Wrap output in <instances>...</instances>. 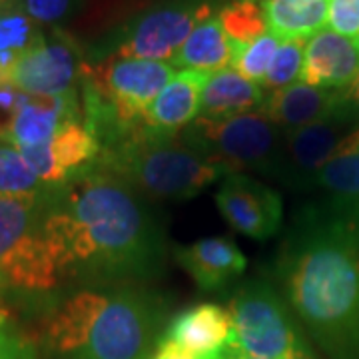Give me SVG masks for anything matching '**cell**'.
Listing matches in <instances>:
<instances>
[{
	"label": "cell",
	"mask_w": 359,
	"mask_h": 359,
	"mask_svg": "<svg viewBox=\"0 0 359 359\" xmlns=\"http://www.w3.org/2000/svg\"><path fill=\"white\" fill-rule=\"evenodd\" d=\"M313 186L334 198L335 204L359 210V126L351 130L323 164Z\"/></svg>",
	"instance_id": "obj_22"
},
{
	"label": "cell",
	"mask_w": 359,
	"mask_h": 359,
	"mask_svg": "<svg viewBox=\"0 0 359 359\" xmlns=\"http://www.w3.org/2000/svg\"><path fill=\"white\" fill-rule=\"evenodd\" d=\"M218 359H257V358H250V355H245L242 351H238V349H233V347H226L222 353H219Z\"/></svg>",
	"instance_id": "obj_34"
},
{
	"label": "cell",
	"mask_w": 359,
	"mask_h": 359,
	"mask_svg": "<svg viewBox=\"0 0 359 359\" xmlns=\"http://www.w3.org/2000/svg\"><path fill=\"white\" fill-rule=\"evenodd\" d=\"M214 13L212 0H164L132 16L110 40L106 58L170 62L192 30Z\"/></svg>",
	"instance_id": "obj_8"
},
{
	"label": "cell",
	"mask_w": 359,
	"mask_h": 359,
	"mask_svg": "<svg viewBox=\"0 0 359 359\" xmlns=\"http://www.w3.org/2000/svg\"><path fill=\"white\" fill-rule=\"evenodd\" d=\"M39 36L28 14L0 8V82Z\"/></svg>",
	"instance_id": "obj_24"
},
{
	"label": "cell",
	"mask_w": 359,
	"mask_h": 359,
	"mask_svg": "<svg viewBox=\"0 0 359 359\" xmlns=\"http://www.w3.org/2000/svg\"><path fill=\"white\" fill-rule=\"evenodd\" d=\"M82 66L74 40L62 32L50 39L40 34L2 82H11L30 96H65L78 90Z\"/></svg>",
	"instance_id": "obj_9"
},
{
	"label": "cell",
	"mask_w": 359,
	"mask_h": 359,
	"mask_svg": "<svg viewBox=\"0 0 359 359\" xmlns=\"http://www.w3.org/2000/svg\"><path fill=\"white\" fill-rule=\"evenodd\" d=\"M230 311L205 302L176 313L164 327L160 341L174 344L200 358H218L230 344Z\"/></svg>",
	"instance_id": "obj_16"
},
{
	"label": "cell",
	"mask_w": 359,
	"mask_h": 359,
	"mask_svg": "<svg viewBox=\"0 0 359 359\" xmlns=\"http://www.w3.org/2000/svg\"><path fill=\"white\" fill-rule=\"evenodd\" d=\"M166 320L160 295L140 285L80 290L44 320L50 359H148Z\"/></svg>",
	"instance_id": "obj_3"
},
{
	"label": "cell",
	"mask_w": 359,
	"mask_h": 359,
	"mask_svg": "<svg viewBox=\"0 0 359 359\" xmlns=\"http://www.w3.org/2000/svg\"><path fill=\"white\" fill-rule=\"evenodd\" d=\"M205 80L208 74L198 70H182L174 74L146 110L142 126L162 136H178L200 116Z\"/></svg>",
	"instance_id": "obj_18"
},
{
	"label": "cell",
	"mask_w": 359,
	"mask_h": 359,
	"mask_svg": "<svg viewBox=\"0 0 359 359\" xmlns=\"http://www.w3.org/2000/svg\"><path fill=\"white\" fill-rule=\"evenodd\" d=\"M76 120H82L78 90L65 96H28L2 142L16 148H34L50 140L68 122Z\"/></svg>",
	"instance_id": "obj_17"
},
{
	"label": "cell",
	"mask_w": 359,
	"mask_h": 359,
	"mask_svg": "<svg viewBox=\"0 0 359 359\" xmlns=\"http://www.w3.org/2000/svg\"><path fill=\"white\" fill-rule=\"evenodd\" d=\"M353 118L334 116L304 128L283 130V154L280 180L294 188L313 186L323 164L337 150L353 126Z\"/></svg>",
	"instance_id": "obj_12"
},
{
	"label": "cell",
	"mask_w": 359,
	"mask_h": 359,
	"mask_svg": "<svg viewBox=\"0 0 359 359\" xmlns=\"http://www.w3.org/2000/svg\"><path fill=\"white\" fill-rule=\"evenodd\" d=\"M180 136L230 174L256 172L280 180L283 130L262 110L226 118L198 116Z\"/></svg>",
	"instance_id": "obj_6"
},
{
	"label": "cell",
	"mask_w": 359,
	"mask_h": 359,
	"mask_svg": "<svg viewBox=\"0 0 359 359\" xmlns=\"http://www.w3.org/2000/svg\"><path fill=\"white\" fill-rule=\"evenodd\" d=\"M359 72V44L334 30H320L306 42L299 82L321 90H346Z\"/></svg>",
	"instance_id": "obj_14"
},
{
	"label": "cell",
	"mask_w": 359,
	"mask_h": 359,
	"mask_svg": "<svg viewBox=\"0 0 359 359\" xmlns=\"http://www.w3.org/2000/svg\"><path fill=\"white\" fill-rule=\"evenodd\" d=\"M76 0H25V13L42 25L62 20Z\"/></svg>",
	"instance_id": "obj_31"
},
{
	"label": "cell",
	"mask_w": 359,
	"mask_h": 359,
	"mask_svg": "<svg viewBox=\"0 0 359 359\" xmlns=\"http://www.w3.org/2000/svg\"><path fill=\"white\" fill-rule=\"evenodd\" d=\"M218 358H200V355H194V353L186 351V349H182V347L174 346V344L158 341V346H156V349L152 351V355H150L148 359H218Z\"/></svg>",
	"instance_id": "obj_32"
},
{
	"label": "cell",
	"mask_w": 359,
	"mask_h": 359,
	"mask_svg": "<svg viewBox=\"0 0 359 359\" xmlns=\"http://www.w3.org/2000/svg\"><path fill=\"white\" fill-rule=\"evenodd\" d=\"M50 190L16 146L0 142V196H40Z\"/></svg>",
	"instance_id": "obj_25"
},
{
	"label": "cell",
	"mask_w": 359,
	"mask_h": 359,
	"mask_svg": "<svg viewBox=\"0 0 359 359\" xmlns=\"http://www.w3.org/2000/svg\"><path fill=\"white\" fill-rule=\"evenodd\" d=\"M98 166L116 174L146 200L184 202L230 172L200 154L182 136H162L144 126L102 148Z\"/></svg>",
	"instance_id": "obj_4"
},
{
	"label": "cell",
	"mask_w": 359,
	"mask_h": 359,
	"mask_svg": "<svg viewBox=\"0 0 359 359\" xmlns=\"http://www.w3.org/2000/svg\"><path fill=\"white\" fill-rule=\"evenodd\" d=\"M344 98H346V104H347V110L351 112V116L359 120V72L355 80L344 90Z\"/></svg>",
	"instance_id": "obj_33"
},
{
	"label": "cell",
	"mask_w": 359,
	"mask_h": 359,
	"mask_svg": "<svg viewBox=\"0 0 359 359\" xmlns=\"http://www.w3.org/2000/svg\"><path fill=\"white\" fill-rule=\"evenodd\" d=\"M62 273L112 285L162 276L166 231L148 200L98 164L54 188L42 222Z\"/></svg>",
	"instance_id": "obj_1"
},
{
	"label": "cell",
	"mask_w": 359,
	"mask_h": 359,
	"mask_svg": "<svg viewBox=\"0 0 359 359\" xmlns=\"http://www.w3.org/2000/svg\"><path fill=\"white\" fill-rule=\"evenodd\" d=\"M0 359H40L36 346L6 311H0Z\"/></svg>",
	"instance_id": "obj_28"
},
{
	"label": "cell",
	"mask_w": 359,
	"mask_h": 359,
	"mask_svg": "<svg viewBox=\"0 0 359 359\" xmlns=\"http://www.w3.org/2000/svg\"><path fill=\"white\" fill-rule=\"evenodd\" d=\"M358 44H359V36H358Z\"/></svg>",
	"instance_id": "obj_35"
},
{
	"label": "cell",
	"mask_w": 359,
	"mask_h": 359,
	"mask_svg": "<svg viewBox=\"0 0 359 359\" xmlns=\"http://www.w3.org/2000/svg\"><path fill=\"white\" fill-rule=\"evenodd\" d=\"M174 259L202 292H218L245 271L244 252L230 238H202L188 245H174Z\"/></svg>",
	"instance_id": "obj_15"
},
{
	"label": "cell",
	"mask_w": 359,
	"mask_h": 359,
	"mask_svg": "<svg viewBox=\"0 0 359 359\" xmlns=\"http://www.w3.org/2000/svg\"><path fill=\"white\" fill-rule=\"evenodd\" d=\"M304 54H306V42L304 40H282V44L276 52L266 76L259 82V86L273 92V90L295 84L302 76Z\"/></svg>",
	"instance_id": "obj_26"
},
{
	"label": "cell",
	"mask_w": 359,
	"mask_h": 359,
	"mask_svg": "<svg viewBox=\"0 0 359 359\" xmlns=\"http://www.w3.org/2000/svg\"><path fill=\"white\" fill-rule=\"evenodd\" d=\"M218 18L233 44V54L268 32L262 4L254 0H233L219 11Z\"/></svg>",
	"instance_id": "obj_23"
},
{
	"label": "cell",
	"mask_w": 359,
	"mask_h": 359,
	"mask_svg": "<svg viewBox=\"0 0 359 359\" xmlns=\"http://www.w3.org/2000/svg\"><path fill=\"white\" fill-rule=\"evenodd\" d=\"M259 110L282 130L304 128L334 116L353 118L347 110L344 90L313 88L304 82L273 90L266 96Z\"/></svg>",
	"instance_id": "obj_13"
},
{
	"label": "cell",
	"mask_w": 359,
	"mask_h": 359,
	"mask_svg": "<svg viewBox=\"0 0 359 359\" xmlns=\"http://www.w3.org/2000/svg\"><path fill=\"white\" fill-rule=\"evenodd\" d=\"M280 44H282V40L268 30L264 36H259L252 44H248V46L236 52L230 68L238 70L245 80L259 84L266 76V72H268L269 65H271L276 52L280 48Z\"/></svg>",
	"instance_id": "obj_27"
},
{
	"label": "cell",
	"mask_w": 359,
	"mask_h": 359,
	"mask_svg": "<svg viewBox=\"0 0 359 359\" xmlns=\"http://www.w3.org/2000/svg\"><path fill=\"white\" fill-rule=\"evenodd\" d=\"M271 34L280 40H306L327 25V0H262Z\"/></svg>",
	"instance_id": "obj_21"
},
{
	"label": "cell",
	"mask_w": 359,
	"mask_h": 359,
	"mask_svg": "<svg viewBox=\"0 0 359 359\" xmlns=\"http://www.w3.org/2000/svg\"><path fill=\"white\" fill-rule=\"evenodd\" d=\"M50 194L0 196V292L42 294L62 280L65 273L42 231Z\"/></svg>",
	"instance_id": "obj_5"
},
{
	"label": "cell",
	"mask_w": 359,
	"mask_h": 359,
	"mask_svg": "<svg viewBox=\"0 0 359 359\" xmlns=\"http://www.w3.org/2000/svg\"><path fill=\"white\" fill-rule=\"evenodd\" d=\"M233 60V44L226 36L218 16H210L196 26L192 34L180 46L170 66L182 70H198L214 74L230 68Z\"/></svg>",
	"instance_id": "obj_20"
},
{
	"label": "cell",
	"mask_w": 359,
	"mask_h": 359,
	"mask_svg": "<svg viewBox=\"0 0 359 359\" xmlns=\"http://www.w3.org/2000/svg\"><path fill=\"white\" fill-rule=\"evenodd\" d=\"M216 205L231 228L254 240H269L283 226V200L268 184L231 172L222 180Z\"/></svg>",
	"instance_id": "obj_10"
},
{
	"label": "cell",
	"mask_w": 359,
	"mask_h": 359,
	"mask_svg": "<svg viewBox=\"0 0 359 359\" xmlns=\"http://www.w3.org/2000/svg\"><path fill=\"white\" fill-rule=\"evenodd\" d=\"M228 346L257 359H316L290 308L266 280H250L236 290L228 306Z\"/></svg>",
	"instance_id": "obj_7"
},
{
	"label": "cell",
	"mask_w": 359,
	"mask_h": 359,
	"mask_svg": "<svg viewBox=\"0 0 359 359\" xmlns=\"http://www.w3.org/2000/svg\"><path fill=\"white\" fill-rule=\"evenodd\" d=\"M0 2H2V0H0Z\"/></svg>",
	"instance_id": "obj_37"
},
{
	"label": "cell",
	"mask_w": 359,
	"mask_h": 359,
	"mask_svg": "<svg viewBox=\"0 0 359 359\" xmlns=\"http://www.w3.org/2000/svg\"><path fill=\"white\" fill-rule=\"evenodd\" d=\"M254 2H257V0H254Z\"/></svg>",
	"instance_id": "obj_36"
},
{
	"label": "cell",
	"mask_w": 359,
	"mask_h": 359,
	"mask_svg": "<svg viewBox=\"0 0 359 359\" xmlns=\"http://www.w3.org/2000/svg\"><path fill=\"white\" fill-rule=\"evenodd\" d=\"M266 96L259 84L245 80L233 68H224L219 72L208 74L202 90L200 116L226 118V116L245 114L259 110Z\"/></svg>",
	"instance_id": "obj_19"
},
{
	"label": "cell",
	"mask_w": 359,
	"mask_h": 359,
	"mask_svg": "<svg viewBox=\"0 0 359 359\" xmlns=\"http://www.w3.org/2000/svg\"><path fill=\"white\" fill-rule=\"evenodd\" d=\"M278 278L330 358L359 359V210L335 202L304 210L283 240Z\"/></svg>",
	"instance_id": "obj_2"
},
{
	"label": "cell",
	"mask_w": 359,
	"mask_h": 359,
	"mask_svg": "<svg viewBox=\"0 0 359 359\" xmlns=\"http://www.w3.org/2000/svg\"><path fill=\"white\" fill-rule=\"evenodd\" d=\"M327 25L341 36H359V0H327Z\"/></svg>",
	"instance_id": "obj_29"
},
{
	"label": "cell",
	"mask_w": 359,
	"mask_h": 359,
	"mask_svg": "<svg viewBox=\"0 0 359 359\" xmlns=\"http://www.w3.org/2000/svg\"><path fill=\"white\" fill-rule=\"evenodd\" d=\"M30 94L13 86L11 82H0V142L8 134L14 118L18 116L20 108L25 106Z\"/></svg>",
	"instance_id": "obj_30"
},
{
	"label": "cell",
	"mask_w": 359,
	"mask_h": 359,
	"mask_svg": "<svg viewBox=\"0 0 359 359\" xmlns=\"http://www.w3.org/2000/svg\"><path fill=\"white\" fill-rule=\"evenodd\" d=\"M18 150L48 188H62L98 164L102 146L84 120H76L62 126L48 142Z\"/></svg>",
	"instance_id": "obj_11"
}]
</instances>
